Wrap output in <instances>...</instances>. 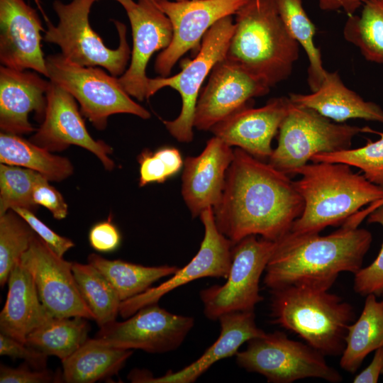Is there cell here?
<instances>
[{"label":"cell","instance_id":"obj_36","mask_svg":"<svg viewBox=\"0 0 383 383\" xmlns=\"http://www.w3.org/2000/svg\"><path fill=\"white\" fill-rule=\"evenodd\" d=\"M368 133H377L379 139L358 148H350L335 152L321 153L312 157L311 162L345 163L360 169L372 183L383 188V133L369 128Z\"/></svg>","mask_w":383,"mask_h":383},{"label":"cell","instance_id":"obj_47","mask_svg":"<svg viewBox=\"0 0 383 383\" xmlns=\"http://www.w3.org/2000/svg\"><path fill=\"white\" fill-rule=\"evenodd\" d=\"M383 204V199L376 202L372 203L370 206L363 210H360L352 216V220L357 224L360 225V223L375 209L380 205Z\"/></svg>","mask_w":383,"mask_h":383},{"label":"cell","instance_id":"obj_28","mask_svg":"<svg viewBox=\"0 0 383 383\" xmlns=\"http://www.w3.org/2000/svg\"><path fill=\"white\" fill-rule=\"evenodd\" d=\"M0 162L32 170L52 182H61L74 172L67 157L54 155L21 135L4 132L0 134Z\"/></svg>","mask_w":383,"mask_h":383},{"label":"cell","instance_id":"obj_46","mask_svg":"<svg viewBox=\"0 0 383 383\" xmlns=\"http://www.w3.org/2000/svg\"><path fill=\"white\" fill-rule=\"evenodd\" d=\"M375 0H318L319 8L323 11L343 9L348 16L355 14L362 3Z\"/></svg>","mask_w":383,"mask_h":383},{"label":"cell","instance_id":"obj_31","mask_svg":"<svg viewBox=\"0 0 383 383\" xmlns=\"http://www.w3.org/2000/svg\"><path fill=\"white\" fill-rule=\"evenodd\" d=\"M279 16L292 37L307 55L308 84L311 91L317 90L326 73L323 67L321 53L313 41L316 26L303 7L302 0H277Z\"/></svg>","mask_w":383,"mask_h":383},{"label":"cell","instance_id":"obj_2","mask_svg":"<svg viewBox=\"0 0 383 383\" xmlns=\"http://www.w3.org/2000/svg\"><path fill=\"white\" fill-rule=\"evenodd\" d=\"M372 240L364 228L342 225L327 235L289 232L276 241L263 282L272 290L289 285L329 290L339 274H355Z\"/></svg>","mask_w":383,"mask_h":383},{"label":"cell","instance_id":"obj_20","mask_svg":"<svg viewBox=\"0 0 383 383\" xmlns=\"http://www.w3.org/2000/svg\"><path fill=\"white\" fill-rule=\"evenodd\" d=\"M289 97L271 99L259 108L246 106L211 128L214 136L263 160L270 157L272 141L290 105Z\"/></svg>","mask_w":383,"mask_h":383},{"label":"cell","instance_id":"obj_41","mask_svg":"<svg viewBox=\"0 0 383 383\" xmlns=\"http://www.w3.org/2000/svg\"><path fill=\"white\" fill-rule=\"evenodd\" d=\"M28 364L12 368L1 365V383H48L57 382L59 375L45 370H30Z\"/></svg>","mask_w":383,"mask_h":383},{"label":"cell","instance_id":"obj_27","mask_svg":"<svg viewBox=\"0 0 383 383\" xmlns=\"http://www.w3.org/2000/svg\"><path fill=\"white\" fill-rule=\"evenodd\" d=\"M376 296H366L360 316L348 327L340 365L350 373L358 370L368 354L383 347V300Z\"/></svg>","mask_w":383,"mask_h":383},{"label":"cell","instance_id":"obj_51","mask_svg":"<svg viewBox=\"0 0 383 383\" xmlns=\"http://www.w3.org/2000/svg\"><path fill=\"white\" fill-rule=\"evenodd\" d=\"M382 374L383 375V370H382Z\"/></svg>","mask_w":383,"mask_h":383},{"label":"cell","instance_id":"obj_26","mask_svg":"<svg viewBox=\"0 0 383 383\" xmlns=\"http://www.w3.org/2000/svg\"><path fill=\"white\" fill-rule=\"evenodd\" d=\"M133 354L131 350L108 347L89 338L62 361V379L67 383H93L116 374Z\"/></svg>","mask_w":383,"mask_h":383},{"label":"cell","instance_id":"obj_30","mask_svg":"<svg viewBox=\"0 0 383 383\" xmlns=\"http://www.w3.org/2000/svg\"><path fill=\"white\" fill-rule=\"evenodd\" d=\"M86 319L80 316L52 317L27 336L26 344L62 361L88 339L89 327Z\"/></svg>","mask_w":383,"mask_h":383},{"label":"cell","instance_id":"obj_6","mask_svg":"<svg viewBox=\"0 0 383 383\" xmlns=\"http://www.w3.org/2000/svg\"><path fill=\"white\" fill-rule=\"evenodd\" d=\"M94 2V0H72L67 4L59 0L53 1L58 23L54 26L47 22L43 40L57 45L61 54L74 64L83 67L100 66L113 76L122 75L131 56L126 39V26L113 21L119 45L113 50L107 48L89 24V12Z\"/></svg>","mask_w":383,"mask_h":383},{"label":"cell","instance_id":"obj_18","mask_svg":"<svg viewBox=\"0 0 383 383\" xmlns=\"http://www.w3.org/2000/svg\"><path fill=\"white\" fill-rule=\"evenodd\" d=\"M126 13L132 30L133 49L130 65L118 80L128 95L142 101L147 99L148 61L155 52L169 46L173 30L169 18L152 0H138Z\"/></svg>","mask_w":383,"mask_h":383},{"label":"cell","instance_id":"obj_34","mask_svg":"<svg viewBox=\"0 0 383 383\" xmlns=\"http://www.w3.org/2000/svg\"><path fill=\"white\" fill-rule=\"evenodd\" d=\"M36 233L28 223L13 210L0 215V285L9 276L21 256L29 248Z\"/></svg>","mask_w":383,"mask_h":383},{"label":"cell","instance_id":"obj_16","mask_svg":"<svg viewBox=\"0 0 383 383\" xmlns=\"http://www.w3.org/2000/svg\"><path fill=\"white\" fill-rule=\"evenodd\" d=\"M270 87L226 57L212 69L196 105L194 127L210 131L216 123L248 106L254 97L267 94Z\"/></svg>","mask_w":383,"mask_h":383},{"label":"cell","instance_id":"obj_35","mask_svg":"<svg viewBox=\"0 0 383 383\" xmlns=\"http://www.w3.org/2000/svg\"><path fill=\"white\" fill-rule=\"evenodd\" d=\"M40 176L32 170L1 163L0 215L16 207L35 212L39 206L33 201V192Z\"/></svg>","mask_w":383,"mask_h":383},{"label":"cell","instance_id":"obj_32","mask_svg":"<svg viewBox=\"0 0 383 383\" xmlns=\"http://www.w3.org/2000/svg\"><path fill=\"white\" fill-rule=\"evenodd\" d=\"M72 269L80 294L99 328L116 321L121 300L104 275L89 263L73 262Z\"/></svg>","mask_w":383,"mask_h":383},{"label":"cell","instance_id":"obj_44","mask_svg":"<svg viewBox=\"0 0 383 383\" xmlns=\"http://www.w3.org/2000/svg\"><path fill=\"white\" fill-rule=\"evenodd\" d=\"M383 370V347L375 350L374 357L370 364L361 372L357 374L354 383H376L379 380Z\"/></svg>","mask_w":383,"mask_h":383},{"label":"cell","instance_id":"obj_7","mask_svg":"<svg viewBox=\"0 0 383 383\" xmlns=\"http://www.w3.org/2000/svg\"><path fill=\"white\" fill-rule=\"evenodd\" d=\"M367 128L333 123L316 111L291 101L269 163L289 176L296 174L315 155L351 148L353 138L367 133Z\"/></svg>","mask_w":383,"mask_h":383},{"label":"cell","instance_id":"obj_23","mask_svg":"<svg viewBox=\"0 0 383 383\" xmlns=\"http://www.w3.org/2000/svg\"><path fill=\"white\" fill-rule=\"evenodd\" d=\"M50 81L36 72L0 67V128L14 135L28 134L36 129L28 121L34 111L43 120L47 105L46 92Z\"/></svg>","mask_w":383,"mask_h":383},{"label":"cell","instance_id":"obj_29","mask_svg":"<svg viewBox=\"0 0 383 383\" xmlns=\"http://www.w3.org/2000/svg\"><path fill=\"white\" fill-rule=\"evenodd\" d=\"M88 263L104 275L121 301L145 292L155 282L173 275L179 270L176 266L147 267L120 260H108L95 253L88 256Z\"/></svg>","mask_w":383,"mask_h":383},{"label":"cell","instance_id":"obj_43","mask_svg":"<svg viewBox=\"0 0 383 383\" xmlns=\"http://www.w3.org/2000/svg\"><path fill=\"white\" fill-rule=\"evenodd\" d=\"M140 187L150 183H162L171 177L162 160L155 152L145 150L138 156Z\"/></svg>","mask_w":383,"mask_h":383},{"label":"cell","instance_id":"obj_50","mask_svg":"<svg viewBox=\"0 0 383 383\" xmlns=\"http://www.w3.org/2000/svg\"><path fill=\"white\" fill-rule=\"evenodd\" d=\"M381 295H382V298H383V292L382 293V294H381Z\"/></svg>","mask_w":383,"mask_h":383},{"label":"cell","instance_id":"obj_5","mask_svg":"<svg viewBox=\"0 0 383 383\" xmlns=\"http://www.w3.org/2000/svg\"><path fill=\"white\" fill-rule=\"evenodd\" d=\"M272 322L290 331L324 355H342L353 306L328 290L289 285L270 290Z\"/></svg>","mask_w":383,"mask_h":383},{"label":"cell","instance_id":"obj_1","mask_svg":"<svg viewBox=\"0 0 383 383\" xmlns=\"http://www.w3.org/2000/svg\"><path fill=\"white\" fill-rule=\"evenodd\" d=\"M233 152L213 208L217 228L233 244L251 235L279 240L302 213L303 198L289 175L240 148Z\"/></svg>","mask_w":383,"mask_h":383},{"label":"cell","instance_id":"obj_19","mask_svg":"<svg viewBox=\"0 0 383 383\" xmlns=\"http://www.w3.org/2000/svg\"><path fill=\"white\" fill-rule=\"evenodd\" d=\"M36 11L24 0H0V62L16 70H32L48 77L41 49L44 31Z\"/></svg>","mask_w":383,"mask_h":383},{"label":"cell","instance_id":"obj_37","mask_svg":"<svg viewBox=\"0 0 383 383\" xmlns=\"http://www.w3.org/2000/svg\"><path fill=\"white\" fill-rule=\"evenodd\" d=\"M367 223H377L383 228V204L367 216ZM354 290L361 296H379L383 292V243L376 259L355 274Z\"/></svg>","mask_w":383,"mask_h":383},{"label":"cell","instance_id":"obj_4","mask_svg":"<svg viewBox=\"0 0 383 383\" xmlns=\"http://www.w3.org/2000/svg\"><path fill=\"white\" fill-rule=\"evenodd\" d=\"M235 15L226 57L270 87L287 79L299 45L287 30L277 0H248Z\"/></svg>","mask_w":383,"mask_h":383},{"label":"cell","instance_id":"obj_33","mask_svg":"<svg viewBox=\"0 0 383 383\" xmlns=\"http://www.w3.org/2000/svg\"><path fill=\"white\" fill-rule=\"evenodd\" d=\"M343 36L367 60L383 65V0L367 1L360 16H348Z\"/></svg>","mask_w":383,"mask_h":383},{"label":"cell","instance_id":"obj_38","mask_svg":"<svg viewBox=\"0 0 383 383\" xmlns=\"http://www.w3.org/2000/svg\"><path fill=\"white\" fill-rule=\"evenodd\" d=\"M11 210L22 217L34 232L59 256L63 257L67 250L74 246V243L72 240L56 233L40 221L35 215V212L20 207H16Z\"/></svg>","mask_w":383,"mask_h":383},{"label":"cell","instance_id":"obj_48","mask_svg":"<svg viewBox=\"0 0 383 383\" xmlns=\"http://www.w3.org/2000/svg\"><path fill=\"white\" fill-rule=\"evenodd\" d=\"M94 1H99V0H94ZM117 2H118L127 11L131 9H133L135 4L136 2L133 1V0H113Z\"/></svg>","mask_w":383,"mask_h":383},{"label":"cell","instance_id":"obj_15","mask_svg":"<svg viewBox=\"0 0 383 383\" xmlns=\"http://www.w3.org/2000/svg\"><path fill=\"white\" fill-rule=\"evenodd\" d=\"M199 217L204 226V236L197 253L167 281L121 301L119 314L123 318H129L143 307L157 304L166 294L193 280L228 277L234 244L217 228L212 207L204 210Z\"/></svg>","mask_w":383,"mask_h":383},{"label":"cell","instance_id":"obj_24","mask_svg":"<svg viewBox=\"0 0 383 383\" xmlns=\"http://www.w3.org/2000/svg\"><path fill=\"white\" fill-rule=\"evenodd\" d=\"M7 284L6 300L0 313V331L26 343L27 336L52 316L40 300L32 274L20 261L11 271Z\"/></svg>","mask_w":383,"mask_h":383},{"label":"cell","instance_id":"obj_3","mask_svg":"<svg viewBox=\"0 0 383 383\" xmlns=\"http://www.w3.org/2000/svg\"><path fill=\"white\" fill-rule=\"evenodd\" d=\"M294 181L304 207L290 232L319 233L328 226L343 225L367 204L383 199V188L351 166L340 162H312L296 171Z\"/></svg>","mask_w":383,"mask_h":383},{"label":"cell","instance_id":"obj_13","mask_svg":"<svg viewBox=\"0 0 383 383\" xmlns=\"http://www.w3.org/2000/svg\"><path fill=\"white\" fill-rule=\"evenodd\" d=\"M20 262L32 274L40 301L52 317L94 316L78 289L72 265L37 234Z\"/></svg>","mask_w":383,"mask_h":383},{"label":"cell","instance_id":"obj_49","mask_svg":"<svg viewBox=\"0 0 383 383\" xmlns=\"http://www.w3.org/2000/svg\"><path fill=\"white\" fill-rule=\"evenodd\" d=\"M173 1H183V0H173Z\"/></svg>","mask_w":383,"mask_h":383},{"label":"cell","instance_id":"obj_17","mask_svg":"<svg viewBox=\"0 0 383 383\" xmlns=\"http://www.w3.org/2000/svg\"><path fill=\"white\" fill-rule=\"evenodd\" d=\"M46 99L42 123L29 140L51 152H61L70 145L79 146L95 155L106 170H112L115 165L109 157L112 148L90 135L74 97L50 80Z\"/></svg>","mask_w":383,"mask_h":383},{"label":"cell","instance_id":"obj_11","mask_svg":"<svg viewBox=\"0 0 383 383\" xmlns=\"http://www.w3.org/2000/svg\"><path fill=\"white\" fill-rule=\"evenodd\" d=\"M276 241L255 235H248L232 248L229 274L223 285H213L200 292L204 313L211 320L228 313L254 311L262 301L260 280L274 252Z\"/></svg>","mask_w":383,"mask_h":383},{"label":"cell","instance_id":"obj_12","mask_svg":"<svg viewBox=\"0 0 383 383\" xmlns=\"http://www.w3.org/2000/svg\"><path fill=\"white\" fill-rule=\"evenodd\" d=\"M194 323L192 317L172 313L157 303L141 308L124 321L116 320L100 327L92 339L108 347L163 353L179 348Z\"/></svg>","mask_w":383,"mask_h":383},{"label":"cell","instance_id":"obj_21","mask_svg":"<svg viewBox=\"0 0 383 383\" xmlns=\"http://www.w3.org/2000/svg\"><path fill=\"white\" fill-rule=\"evenodd\" d=\"M233 154L230 145L213 136L199 155L185 159L182 195L192 216H199L220 201Z\"/></svg>","mask_w":383,"mask_h":383},{"label":"cell","instance_id":"obj_45","mask_svg":"<svg viewBox=\"0 0 383 383\" xmlns=\"http://www.w3.org/2000/svg\"><path fill=\"white\" fill-rule=\"evenodd\" d=\"M166 165L170 177L176 174L182 167L184 162L178 149L165 146L155 151Z\"/></svg>","mask_w":383,"mask_h":383},{"label":"cell","instance_id":"obj_42","mask_svg":"<svg viewBox=\"0 0 383 383\" xmlns=\"http://www.w3.org/2000/svg\"><path fill=\"white\" fill-rule=\"evenodd\" d=\"M90 245L101 252H112L121 243V234L111 218L92 226L89 233Z\"/></svg>","mask_w":383,"mask_h":383},{"label":"cell","instance_id":"obj_39","mask_svg":"<svg viewBox=\"0 0 383 383\" xmlns=\"http://www.w3.org/2000/svg\"><path fill=\"white\" fill-rule=\"evenodd\" d=\"M0 355L22 359L35 370H45L48 355L4 333L0 334Z\"/></svg>","mask_w":383,"mask_h":383},{"label":"cell","instance_id":"obj_40","mask_svg":"<svg viewBox=\"0 0 383 383\" xmlns=\"http://www.w3.org/2000/svg\"><path fill=\"white\" fill-rule=\"evenodd\" d=\"M33 198L38 206L49 210L55 219L62 220L67 217L68 206L62 195L42 175L35 184Z\"/></svg>","mask_w":383,"mask_h":383},{"label":"cell","instance_id":"obj_25","mask_svg":"<svg viewBox=\"0 0 383 383\" xmlns=\"http://www.w3.org/2000/svg\"><path fill=\"white\" fill-rule=\"evenodd\" d=\"M290 101L313 109L337 123L360 118L383 123V110L377 104L365 101L348 88L337 72L326 71L320 87L309 94L292 93Z\"/></svg>","mask_w":383,"mask_h":383},{"label":"cell","instance_id":"obj_8","mask_svg":"<svg viewBox=\"0 0 383 383\" xmlns=\"http://www.w3.org/2000/svg\"><path fill=\"white\" fill-rule=\"evenodd\" d=\"M45 62L49 79L74 97L81 113L97 130L105 129L108 118L113 114L150 118V112L126 92L117 77L99 67L74 64L61 53L47 56Z\"/></svg>","mask_w":383,"mask_h":383},{"label":"cell","instance_id":"obj_22","mask_svg":"<svg viewBox=\"0 0 383 383\" xmlns=\"http://www.w3.org/2000/svg\"><path fill=\"white\" fill-rule=\"evenodd\" d=\"M218 320L221 333L218 339L196 361L161 377H154L145 370H135L128 378L140 383H192L216 362L235 355L244 343L265 333L257 327L254 311L228 313Z\"/></svg>","mask_w":383,"mask_h":383},{"label":"cell","instance_id":"obj_10","mask_svg":"<svg viewBox=\"0 0 383 383\" xmlns=\"http://www.w3.org/2000/svg\"><path fill=\"white\" fill-rule=\"evenodd\" d=\"M234 30L232 16L217 21L204 35L196 57L188 61L182 70L172 77L149 78L147 99L160 89L170 87L179 92L182 99L179 115L172 121H164L167 130L177 141L193 140L195 109L202 84L214 65L223 59Z\"/></svg>","mask_w":383,"mask_h":383},{"label":"cell","instance_id":"obj_9","mask_svg":"<svg viewBox=\"0 0 383 383\" xmlns=\"http://www.w3.org/2000/svg\"><path fill=\"white\" fill-rule=\"evenodd\" d=\"M235 354L239 366L263 375L268 382L291 383L305 378L340 382V374L328 365L324 355L308 344L292 340L280 331L249 340Z\"/></svg>","mask_w":383,"mask_h":383},{"label":"cell","instance_id":"obj_14","mask_svg":"<svg viewBox=\"0 0 383 383\" xmlns=\"http://www.w3.org/2000/svg\"><path fill=\"white\" fill-rule=\"evenodd\" d=\"M169 18L173 30L169 46L156 57L155 70L167 77L177 61L201 45L205 33L219 20L235 14L248 0H152Z\"/></svg>","mask_w":383,"mask_h":383}]
</instances>
